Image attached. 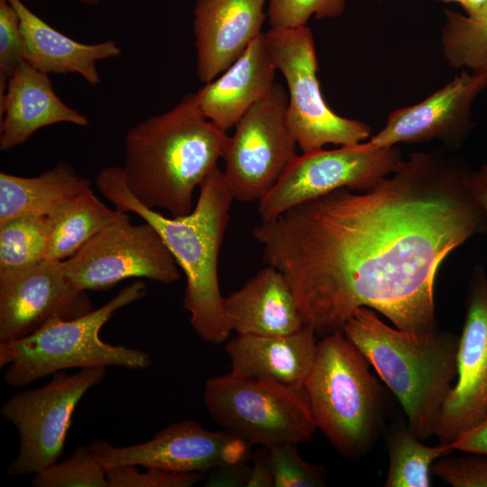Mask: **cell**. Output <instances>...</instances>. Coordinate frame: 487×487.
<instances>
[{
	"label": "cell",
	"instance_id": "28",
	"mask_svg": "<svg viewBox=\"0 0 487 487\" xmlns=\"http://www.w3.org/2000/svg\"><path fill=\"white\" fill-rule=\"evenodd\" d=\"M35 487H110L106 469L89 446H78L61 462L33 474Z\"/></svg>",
	"mask_w": 487,
	"mask_h": 487
},
{
	"label": "cell",
	"instance_id": "30",
	"mask_svg": "<svg viewBox=\"0 0 487 487\" xmlns=\"http://www.w3.org/2000/svg\"><path fill=\"white\" fill-rule=\"evenodd\" d=\"M271 29L306 26L311 16L335 18L342 14L345 0H267Z\"/></svg>",
	"mask_w": 487,
	"mask_h": 487
},
{
	"label": "cell",
	"instance_id": "21",
	"mask_svg": "<svg viewBox=\"0 0 487 487\" xmlns=\"http://www.w3.org/2000/svg\"><path fill=\"white\" fill-rule=\"evenodd\" d=\"M316 335L307 325L290 335H237L225 345L231 362L230 372L303 388L316 354Z\"/></svg>",
	"mask_w": 487,
	"mask_h": 487
},
{
	"label": "cell",
	"instance_id": "39",
	"mask_svg": "<svg viewBox=\"0 0 487 487\" xmlns=\"http://www.w3.org/2000/svg\"><path fill=\"white\" fill-rule=\"evenodd\" d=\"M81 4L87 5H96L102 3H106L111 0H76Z\"/></svg>",
	"mask_w": 487,
	"mask_h": 487
},
{
	"label": "cell",
	"instance_id": "4",
	"mask_svg": "<svg viewBox=\"0 0 487 487\" xmlns=\"http://www.w3.org/2000/svg\"><path fill=\"white\" fill-rule=\"evenodd\" d=\"M343 333L399 400L414 434L421 440L432 436L456 379L459 336L437 329L412 335L386 325L368 308L355 310Z\"/></svg>",
	"mask_w": 487,
	"mask_h": 487
},
{
	"label": "cell",
	"instance_id": "12",
	"mask_svg": "<svg viewBox=\"0 0 487 487\" xmlns=\"http://www.w3.org/2000/svg\"><path fill=\"white\" fill-rule=\"evenodd\" d=\"M396 146L372 148L366 142L319 149L298 155L259 202L262 221L339 188L363 191L391 174L401 162Z\"/></svg>",
	"mask_w": 487,
	"mask_h": 487
},
{
	"label": "cell",
	"instance_id": "26",
	"mask_svg": "<svg viewBox=\"0 0 487 487\" xmlns=\"http://www.w3.org/2000/svg\"><path fill=\"white\" fill-rule=\"evenodd\" d=\"M441 43L454 69L487 72V3L472 15L446 10Z\"/></svg>",
	"mask_w": 487,
	"mask_h": 487
},
{
	"label": "cell",
	"instance_id": "1",
	"mask_svg": "<svg viewBox=\"0 0 487 487\" xmlns=\"http://www.w3.org/2000/svg\"><path fill=\"white\" fill-rule=\"evenodd\" d=\"M446 151L414 152L369 189H336L253 228L317 335L343 332L360 308L412 335L437 329L436 271L485 227L469 164Z\"/></svg>",
	"mask_w": 487,
	"mask_h": 487
},
{
	"label": "cell",
	"instance_id": "27",
	"mask_svg": "<svg viewBox=\"0 0 487 487\" xmlns=\"http://www.w3.org/2000/svg\"><path fill=\"white\" fill-rule=\"evenodd\" d=\"M46 216H23L0 224V271L25 268L47 259Z\"/></svg>",
	"mask_w": 487,
	"mask_h": 487
},
{
	"label": "cell",
	"instance_id": "36",
	"mask_svg": "<svg viewBox=\"0 0 487 487\" xmlns=\"http://www.w3.org/2000/svg\"><path fill=\"white\" fill-rule=\"evenodd\" d=\"M247 487H274L269 450L260 449L254 455Z\"/></svg>",
	"mask_w": 487,
	"mask_h": 487
},
{
	"label": "cell",
	"instance_id": "35",
	"mask_svg": "<svg viewBox=\"0 0 487 487\" xmlns=\"http://www.w3.org/2000/svg\"><path fill=\"white\" fill-rule=\"evenodd\" d=\"M450 443L454 450L487 455V415L476 426Z\"/></svg>",
	"mask_w": 487,
	"mask_h": 487
},
{
	"label": "cell",
	"instance_id": "20",
	"mask_svg": "<svg viewBox=\"0 0 487 487\" xmlns=\"http://www.w3.org/2000/svg\"><path fill=\"white\" fill-rule=\"evenodd\" d=\"M223 308L231 331L237 335H284L305 326L287 280L271 265L224 297Z\"/></svg>",
	"mask_w": 487,
	"mask_h": 487
},
{
	"label": "cell",
	"instance_id": "29",
	"mask_svg": "<svg viewBox=\"0 0 487 487\" xmlns=\"http://www.w3.org/2000/svg\"><path fill=\"white\" fill-rule=\"evenodd\" d=\"M298 445L284 443L268 447L274 487L324 486L325 468L303 460Z\"/></svg>",
	"mask_w": 487,
	"mask_h": 487
},
{
	"label": "cell",
	"instance_id": "15",
	"mask_svg": "<svg viewBox=\"0 0 487 487\" xmlns=\"http://www.w3.org/2000/svg\"><path fill=\"white\" fill-rule=\"evenodd\" d=\"M487 415V275L474 267L457 350V375L439 411L434 436L450 443Z\"/></svg>",
	"mask_w": 487,
	"mask_h": 487
},
{
	"label": "cell",
	"instance_id": "13",
	"mask_svg": "<svg viewBox=\"0 0 487 487\" xmlns=\"http://www.w3.org/2000/svg\"><path fill=\"white\" fill-rule=\"evenodd\" d=\"M89 446L106 468L134 464L175 472H209L225 464L249 461L250 447L226 431H210L195 420L172 423L150 440L115 446L95 440Z\"/></svg>",
	"mask_w": 487,
	"mask_h": 487
},
{
	"label": "cell",
	"instance_id": "5",
	"mask_svg": "<svg viewBox=\"0 0 487 487\" xmlns=\"http://www.w3.org/2000/svg\"><path fill=\"white\" fill-rule=\"evenodd\" d=\"M370 363L343 332L324 335L303 389L315 424L336 451L357 459L381 425L382 391Z\"/></svg>",
	"mask_w": 487,
	"mask_h": 487
},
{
	"label": "cell",
	"instance_id": "17",
	"mask_svg": "<svg viewBox=\"0 0 487 487\" xmlns=\"http://www.w3.org/2000/svg\"><path fill=\"white\" fill-rule=\"evenodd\" d=\"M267 0H196L193 30L198 79L225 71L262 33Z\"/></svg>",
	"mask_w": 487,
	"mask_h": 487
},
{
	"label": "cell",
	"instance_id": "16",
	"mask_svg": "<svg viewBox=\"0 0 487 487\" xmlns=\"http://www.w3.org/2000/svg\"><path fill=\"white\" fill-rule=\"evenodd\" d=\"M486 87L487 72L461 69L421 102L391 113L383 128L365 142L381 148L436 140L446 151L458 149L473 127V103Z\"/></svg>",
	"mask_w": 487,
	"mask_h": 487
},
{
	"label": "cell",
	"instance_id": "6",
	"mask_svg": "<svg viewBox=\"0 0 487 487\" xmlns=\"http://www.w3.org/2000/svg\"><path fill=\"white\" fill-rule=\"evenodd\" d=\"M147 293L142 280H134L96 309L72 319L56 318L21 339L0 341V367L5 382L23 387L71 368L116 366L143 370L152 364L144 351L111 345L99 335L102 326L120 308Z\"/></svg>",
	"mask_w": 487,
	"mask_h": 487
},
{
	"label": "cell",
	"instance_id": "24",
	"mask_svg": "<svg viewBox=\"0 0 487 487\" xmlns=\"http://www.w3.org/2000/svg\"><path fill=\"white\" fill-rule=\"evenodd\" d=\"M125 214L105 205L92 188L75 196L46 216L47 259L61 262L70 258Z\"/></svg>",
	"mask_w": 487,
	"mask_h": 487
},
{
	"label": "cell",
	"instance_id": "10",
	"mask_svg": "<svg viewBox=\"0 0 487 487\" xmlns=\"http://www.w3.org/2000/svg\"><path fill=\"white\" fill-rule=\"evenodd\" d=\"M289 97L282 85L271 89L241 117L223 149L225 179L234 199L260 201L298 156L287 118Z\"/></svg>",
	"mask_w": 487,
	"mask_h": 487
},
{
	"label": "cell",
	"instance_id": "7",
	"mask_svg": "<svg viewBox=\"0 0 487 487\" xmlns=\"http://www.w3.org/2000/svg\"><path fill=\"white\" fill-rule=\"evenodd\" d=\"M204 402L215 423L251 446L307 443L317 429L303 388L229 372L207 379Z\"/></svg>",
	"mask_w": 487,
	"mask_h": 487
},
{
	"label": "cell",
	"instance_id": "34",
	"mask_svg": "<svg viewBox=\"0 0 487 487\" xmlns=\"http://www.w3.org/2000/svg\"><path fill=\"white\" fill-rule=\"evenodd\" d=\"M251 468L248 461L221 464L207 473L205 486L247 487Z\"/></svg>",
	"mask_w": 487,
	"mask_h": 487
},
{
	"label": "cell",
	"instance_id": "18",
	"mask_svg": "<svg viewBox=\"0 0 487 487\" xmlns=\"http://www.w3.org/2000/svg\"><path fill=\"white\" fill-rule=\"evenodd\" d=\"M0 150L24 143L36 131L59 123L86 126L87 117L56 94L49 74L23 61L0 95Z\"/></svg>",
	"mask_w": 487,
	"mask_h": 487
},
{
	"label": "cell",
	"instance_id": "9",
	"mask_svg": "<svg viewBox=\"0 0 487 487\" xmlns=\"http://www.w3.org/2000/svg\"><path fill=\"white\" fill-rule=\"evenodd\" d=\"M106 373V367L73 374L60 371L41 387L18 391L3 402L0 414L19 436L18 453L7 467L10 476L34 474L58 461L78 404Z\"/></svg>",
	"mask_w": 487,
	"mask_h": 487
},
{
	"label": "cell",
	"instance_id": "31",
	"mask_svg": "<svg viewBox=\"0 0 487 487\" xmlns=\"http://www.w3.org/2000/svg\"><path fill=\"white\" fill-rule=\"evenodd\" d=\"M134 464L106 469L110 487H190L204 481L207 472H175Z\"/></svg>",
	"mask_w": 487,
	"mask_h": 487
},
{
	"label": "cell",
	"instance_id": "38",
	"mask_svg": "<svg viewBox=\"0 0 487 487\" xmlns=\"http://www.w3.org/2000/svg\"><path fill=\"white\" fill-rule=\"evenodd\" d=\"M443 3H457L462 6L465 14L472 15L479 11L487 0H437Z\"/></svg>",
	"mask_w": 487,
	"mask_h": 487
},
{
	"label": "cell",
	"instance_id": "3",
	"mask_svg": "<svg viewBox=\"0 0 487 487\" xmlns=\"http://www.w3.org/2000/svg\"><path fill=\"white\" fill-rule=\"evenodd\" d=\"M227 137L204 115L197 94H187L126 133L121 168L128 189L151 209L188 215L195 188L217 165Z\"/></svg>",
	"mask_w": 487,
	"mask_h": 487
},
{
	"label": "cell",
	"instance_id": "11",
	"mask_svg": "<svg viewBox=\"0 0 487 487\" xmlns=\"http://www.w3.org/2000/svg\"><path fill=\"white\" fill-rule=\"evenodd\" d=\"M67 278L82 290H106L129 278L163 284L180 280L179 267L156 229L132 225L126 213L70 258L60 262Z\"/></svg>",
	"mask_w": 487,
	"mask_h": 487
},
{
	"label": "cell",
	"instance_id": "33",
	"mask_svg": "<svg viewBox=\"0 0 487 487\" xmlns=\"http://www.w3.org/2000/svg\"><path fill=\"white\" fill-rule=\"evenodd\" d=\"M432 473L453 487H487V458L480 454L437 460Z\"/></svg>",
	"mask_w": 487,
	"mask_h": 487
},
{
	"label": "cell",
	"instance_id": "32",
	"mask_svg": "<svg viewBox=\"0 0 487 487\" xmlns=\"http://www.w3.org/2000/svg\"><path fill=\"white\" fill-rule=\"evenodd\" d=\"M23 61L24 41L19 14L7 0H0V95Z\"/></svg>",
	"mask_w": 487,
	"mask_h": 487
},
{
	"label": "cell",
	"instance_id": "22",
	"mask_svg": "<svg viewBox=\"0 0 487 487\" xmlns=\"http://www.w3.org/2000/svg\"><path fill=\"white\" fill-rule=\"evenodd\" d=\"M7 1L20 17L24 60L44 73H77L96 86L101 82L96 63L121 54L114 40L90 44L78 41L51 27L22 0Z\"/></svg>",
	"mask_w": 487,
	"mask_h": 487
},
{
	"label": "cell",
	"instance_id": "2",
	"mask_svg": "<svg viewBox=\"0 0 487 487\" xmlns=\"http://www.w3.org/2000/svg\"><path fill=\"white\" fill-rule=\"evenodd\" d=\"M96 185L115 208L136 214L159 233L185 274L183 308L199 338L216 345L226 341L232 331L224 313L217 266L234 198L218 166L200 184L191 213L182 216L168 217L142 205L128 189L121 167L102 169Z\"/></svg>",
	"mask_w": 487,
	"mask_h": 487
},
{
	"label": "cell",
	"instance_id": "19",
	"mask_svg": "<svg viewBox=\"0 0 487 487\" xmlns=\"http://www.w3.org/2000/svg\"><path fill=\"white\" fill-rule=\"evenodd\" d=\"M276 70L265 33L262 32L221 77L196 92L202 113L226 132L271 89Z\"/></svg>",
	"mask_w": 487,
	"mask_h": 487
},
{
	"label": "cell",
	"instance_id": "37",
	"mask_svg": "<svg viewBox=\"0 0 487 487\" xmlns=\"http://www.w3.org/2000/svg\"><path fill=\"white\" fill-rule=\"evenodd\" d=\"M468 182L482 211L485 223L483 234L487 235V164H482L477 170H471Z\"/></svg>",
	"mask_w": 487,
	"mask_h": 487
},
{
	"label": "cell",
	"instance_id": "14",
	"mask_svg": "<svg viewBox=\"0 0 487 487\" xmlns=\"http://www.w3.org/2000/svg\"><path fill=\"white\" fill-rule=\"evenodd\" d=\"M93 309L87 291L71 283L60 261L0 271V341L23 338L53 319H72Z\"/></svg>",
	"mask_w": 487,
	"mask_h": 487
},
{
	"label": "cell",
	"instance_id": "25",
	"mask_svg": "<svg viewBox=\"0 0 487 487\" xmlns=\"http://www.w3.org/2000/svg\"><path fill=\"white\" fill-rule=\"evenodd\" d=\"M453 451L451 443L427 446L409 426L398 427L388 440L389 466L384 486L429 487L433 464Z\"/></svg>",
	"mask_w": 487,
	"mask_h": 487
},
{
	"label": "cell",
	"instance_id": "23",
	"mask_svg": "<svg viewBox=\"0 0 487 487\" xmlns=\"http://www.w3.org/2000/svg\"><path fill=\"white\" fill-rule=\"evenodd\" d=\"M89 188L91 179L64 161L34 177L1 172L0 224L18 216H47Z\"/></svg>",
	"mask_w": 487,
	"mask_h": 487
},
{
	"label": "cell",
	"instance_id": "8",
	"mask_svg": "<svg viewBox=\"0 0 487 487\" xmlns=\"http://www.w3.org/2000/svg\"><path fill=\"white\" fill-rule=\"evenodd\" d=\"M264 33L275 66L287 82L288 123L302 153L328 143L355 145L371 137L369 124L338 115L325 102L309 27L270 29Z\"/></svg>",
	"mask_w": 487,
	"mask_h": 487
}]
</instances>
